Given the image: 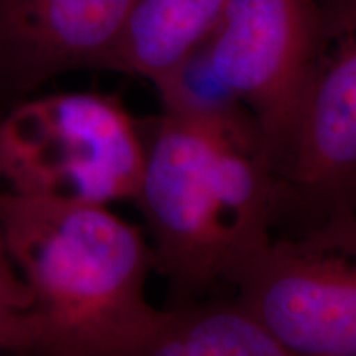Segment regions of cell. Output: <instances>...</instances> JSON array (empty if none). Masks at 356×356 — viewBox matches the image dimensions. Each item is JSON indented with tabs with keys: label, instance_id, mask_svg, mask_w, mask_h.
Returning a JSON list of instances; mask_svg holds the SVG:
<instances>
[{
	"label": "cell",
	"instance_id": "ba28073f",
	"mask_svg": "<svg viewBox=\"0 0 356 356\" xmlns=\"http://www.w3.org/2000/svg\"><path fill=\"white\" fill-rule=\"evenodd\" d=\"M226 2L137 0L106 70L154 81L207 42Z\"/></svg>",
	"mask_w": 356,
	"mask_h": 356
},
{
	"label": "cell",
	"instance_id": "5b68a950",
	"mask_svg": "<svg viewBox=\"0 0 356 356\" xmlns=\"http://www.w3.org/2000/svg\"><path fill=\"white\" fill-rule=\"evenodd\" d=\"M279 200L312 225L356 211V0L320 2L314 66L286 154Z\"/></svg>",
	"mask_w": 356,
	"mask_h": 356
},
{
	"label": "cell",
	"instance_id": "9c48e42d",
	"mask_svg": "<svg viewBox=\"0 0 356 356\" xmlns=\"http://www.w3.org/2000/svg\"><path fill=\"white\" fill-rule=\"evenodd\" d=\"M118 356H292L241 302L195 300L163 310L139 345Z\"/></svg>",
	"mask_w": 356,
	"mask_h": 356
},
{
	"label": "cell",
	"instance_id": "30bf717a",
	"mask_svg": "<svg viewBox=\"0 0 356 356\" xmlns=\"http://www.w3.org/2000/svg\"><path fill=\"white\" fill-rule=\"evenodd\" d=\"M152 83L165 113L208 118L249 114L216 74L203 44Z\"/></svg>",
	"mask_w": 356,
	"mask_h": 356
},
{
	"label": "cell",
	"instance_id": "7a4b0ae2",
	"mask_svg": "<svg viewBox=\"0 0 356 356\" xmlns=\"http://www.w3.org/2000/svg\"><path fill=\"white\" fill-rule=\"evenodd\" d=\"M0 228L32 293L24 356H118L162 320L149 239L109 207L0 190Z\"/></svg>",
	"mask_w": 356,
	"mask_h": 356
},
{
	"label": "cell",
	"instance_id": "3957f363",
	"mask_svg": "<svg viewBox=\"0 0 356 356\" xmlns=\"http://www.w3.org/2000/svg\"><path fill=\"white\" fill-rule=\"evenodd\" d=\"M144 163V131L115 96L58 92L0 114V190L17 197L96 207L134 202Z\"/></svg>",
	"mask_w": 356,
	"mask_h": 356
},
{
	"label": "cell",
	"instance_id": "6da1fadb",
	"mask_svg": "<svg viewBox=\"0 0 356 356\" xmlns=\"http://www.w3.org/2000/svg\"><path fill=\"white\" fill-rule=\"evenodd\" d=\"M142 131L145 163L134 203L154 269L180 304L220 284L236 287L274 239L279 204L277 170L256 121L162 111Z\"/></svg>",
	"mask_w": 356,
	"mask_h": 356
},
{
	"label": "cell",
	"instance_id": "52a82bcc",
	"mask_svg": "<svg viewBox=\"0 0 356 356\" xmlns=\"http://www.w3.org/2000/svg\"><path fill=\"white\" fill-rule=\"evenodd\" d=\"M137 0H0V81L29 92L70 70H106Z\"/></svg>",
	"mask_w": 356,
	"mask_h": 356
},
{
	"label": "cell",
	"instance_id": "8fae6325",
	"mask_svg": "<svg viewBox=\"0 0 356 356\" xmlns=\"http://www.w3.org/2000/svg\"><path fill=\"white\" fill-rule=\"evenodd\" d=\"M32 293L12 259L0 228V353L24 356Z\"/></svg>",
	"mask_w": 356,
	"mask_h": 356
},
{
	"label": "cell",
	"instance_id": "8992f818",
	"mask_svg": "<svg viewBox=\"0 0 356 356\" xmlns=\"http://www.w3.org/2000/svg\"><path fill=\"white\" fill-rule=\"evenodd\" d=\"M318 32V0H228L203 43L218 76L256 121L275 170L291 142Z\"/></svg>",
	"mask_w": 356,
	"mask_h": 356
},
{
	"label": "cell",
	"instance_id": "277c9868",
	"mask_svg": "<svg viewBox=\"0 0 356 356\" xmlns=\"http://www.w3.org/2000/svg\"><path fill=\"white\" fill-rule=\"evenodd\" d=\"M236 289L292 356H356V211L273 239Z\"/></svg>",
	"mask_w": 356,
	"mask_h": 356
}]
</instances>
